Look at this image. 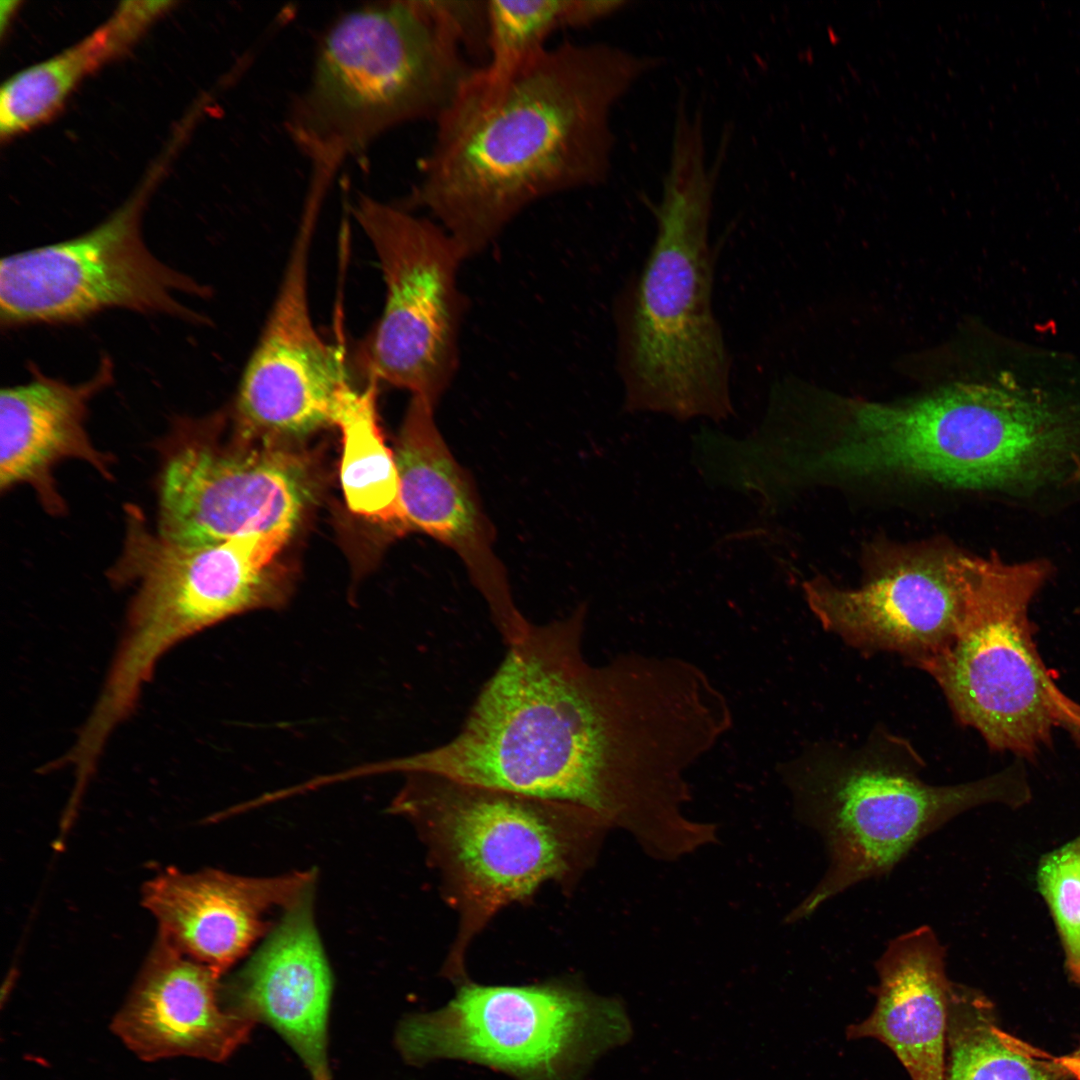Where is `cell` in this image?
<instances>
[{"mask_svg":"<svg viewBox=\"0 0 1080 1080\" xmlns=\"http://www.w3.org/2000/svg\"><path fill=\"white\" fill-rule=\"evenodd\" d=\"M586 606L530 623L509 645L447 743L383 761L589 810L659 861L704 832L685 812L688 771L732 727L726 697L697 665L630 652L594 666L582 653Z\"/></svg>","mask_w":1080,"mask_h":1080,"instance_id":"cell-1","label":"cell"},{"mask_svg":"<svg viewBox=\"0 0 1080 1080\" xmlns=\"http://www.w3.org/2000/svg\"><path fill=\"white\" fill-rule=\"evenodd\" d=\"M663 58L605 42L564 43L491 85L474 69L435 120L404 208H424L464 258L527 206L609 176L615 105Z\"/></svg>","mask_w":1080,"mask_h":1080,"instance_id":"cell-2","label":"cell"},{"mask_svg":"<svg viewBox=\"0 0 1080 1080\" xmlns=\"http://www.w3.org/2000/svg\"><path fill=\"white\" fill-rule=\"evenodd\" d=\"M727 147L706 158L704 126H673L657 203L645 199L656 236L643 269L615 305L617 370L624 410L715 422L734 414L731 358L713 310L709 228Z\"/></svg>","mask_w":1080,"mask_h":1080,"instance_id":"cell-3","label":"cell"},{"mask_svg":"<svg viewBox=\"0 0 1080 1080\" xmlns=\"http://www.w3.org/2000/svg\"><path fill=\"white\" fill-rule=\"evenodd\" d=\"M390 810L414 825L457 931L442 975L467 977L469 947L504 908L544 884L573 888L611 828L595 813L440 775L406 774Z\"/></svg>","mask_w":1080,"mask_h":1080,"instance_id":"cell-4","label":"cell"},{"mask_svg":"<svg viewBox=\"0 0 1080 1080\" xmlns=\"http://www.w3.org/2000/svg\"><path fill=\"white\" fill-rule=\"evenodd\" d=\"M923 769L913 745L881 727L856 747L819 743L782 765L796 816L820 834L829 857L823 878L786 923L889 873L918 842L964 811L987 803L1015 807L1031 798L1022 761L956 785L929 784Z\"/></svg>","mask_w":1080,"mask_h":1080,"instance_id":"cell-5","label":"cell"},{"mask_svg":"<svg viewBox=\"0 0 1080 1080\" xmlns=\"http://www.w3.org/2000/svg\"><path fill=\"white\" fill-rule=\"evenodd\" d=\"M474 69L420 0L369 4L340 16L286 119L312 168L308 196L323 199L341 164L392 128L436 120Z\"/></svg>","mask_w":1080,"mask_h":1080,"instance_id":"cell-6","label":"cell"},{"mask_svg":"<svg viewBox=\"0 0 1080 1080\" xmlns=\"http://www.w3.org/2000/svg\"><path fill=\"white\" fill-rule=\"evenodd\" d=\"M125 520L121 553L107 577L134 593L102 695L127 710L138 705L158 662L174 646L236 615L286 602L290 585L275 563L294 532L190 545L150 529L135 505H126Z\"/></svg>","mask_w":1080,"mask_h":1080,"instance_id":"cell-7","label":"cell"},{"mask_svg":"<svg viewBox=\"0 0 1080 1080\" xmlns=\"http://www.w3.org/2000/svg\"><path fill=\"white\" fill-rule=\"evenodd\" d=\"M1047 559L982 557L952 641L917 667L942 689L960 723L990 749L1033 759L1058 726L1057 688L1033 638L1030 606L1050 579Z\"/></svg>","mask_w":1080,"mask_h":1080,"instance_id":"cell-8","label":"cell"},{"mask_svg":"<svg viewBox=\"0 0 1080 1080\" xmlns=\"http://www.w3.org/2000/svg\"><path fill=\"white\" fill-rule=\"evenodd\" d=\"M442 1008L407 1016L396 1033L409 1064L456 1059L516 1080H580L611 1034L613 1006L576 978L529 985L456 984Z\"/></svg>","mask_w":1080,"mask_h":1080,"instance_id":"cell-9","label":"cell"},{"mask_svg":"<svg viewBox=\"0 0 1080 1080\" xmlns=\"http://www.w3.org/2000/svg\"><path fill=\"white\" fill-rule=\"evenodd\" d=\"M227 413L177 415L158 442L157 533L212 544L273 530L295 531L316 492L311 462L297 451L234 432Z\"/></svg>","mask_w":1080,"mask_h":1080,"instance_id":"cell-10","label":"cell"},{"mask_svg":"<svg viewBox=\"0 0 1080 1080\" xmlns=\"http://www.w3.org/2000/svg\"><path fill=\"white\" fill-rule=\"evenodd\" d=\"M352 213L383 272L382 316L361 352L368 383L384 382L436 405L458 368L465 299L453 238L410 210L360 194Z\"/></svg>","mask_w":1080,"mask_h":1080,"instance_id":"cell-11","label":"cell"},{"mask_svg":"<svg viewBox=\"0 0 1080 1080\" xmlns=\"http://www.w3.org/2000/svg\"><path fill=\"white\" fill-rule=\"evenodd\" d=\"M150 187L85 233L2 258V328L80 322L109 309L206 321L179 297H208L210 288L162 262L143 239Z\"/></svg>","mask_w":1080,"mask_h":1080,"instance_id":"cell-12","label":"cell"},{"mask_svg":"<svg viewBox=\"0 0 1080 1080\" xmlns=\"http://www.w3.org/2000/svg\"><path fill=\"white\" fill-rule=\"evenodd\" d=\"M317 216L303 213L262 334L243 372L234 406L235 432L280 443L327 425L351 385L342 352L313 325L308 260Z\"/></svg>","mask_w":1080,"mask_h":1080,"instance_id":"cell-13","label":"cell"},{"mask_svg":"<svg viewBox=\"0 0 1080 1080\" xmlns=\"http://www.w3.org/2000/svg\"><path fill=\"white\" fill-rule=\"evenodd\" d=\"M981 556L925 549L893 559L857 588L804 583L822 626L848 645L897 653L914 666L944 649L963 620Z\"/></svg>","mask_w":1080,"mask_h":1080,"instance_id":"cell-14","label":"cell"},{"mask_svg":"<svg viewBox=\"0 0 1080 1080\" xmlns=\"http://www.w3.org/2000/svg\"><path fill=\"white\" fill-rule=\"evenodd\" d=\"M431 402L412 396L396 442L400 500L409 527L451 548L485 599L503 640L521 639L530 622L514 603L494 532L474 484L439 432Z\"/></svg>","mask_w":1080,"mask_h":1080,"instance_id":"cell-15","label":"cell"},{"mask_svg":"<svg viewBox=\"0 0 1080 1080\" xmlns=\"http://www.w3.org/2000/svg\"><path fill=\"white\" fill-rule=\"evenodd\" d=\"M332 978L316 929L313 886L288 907L263 945L227 982L224 1007L272 1026L313 1080H329L327 1019Z\"/></svg>","mask_w":1080,"mask_h":1080,"instance_id":"cell-16","label":"cell"},{"mask_svg":"<svg viewBox=\"0 0 1080 1080\" xmlns=\"http://www.w3.org/2000/svg\"><path fill=\"white\" fill-rule=\"evenodd\" d=\"M314 877L312 871L252 878L174 869L148 881L142 898L159 938L221 977L268 932L271 912L290 907Z\"/></svg>","mask_w":1080,"mask_h":1080,"instance_id":"cell-17","label":"cell"},{"mask_svg":"<svg viewBox=\"0 0 1080 1080\" xmlns=\"http://www.w3.org/2000/svg\"><path fill=\"white\" fill-rule=\"evenodd\" d=\"M30 371L29 381L1 389L0 490L29 486L49 515L63 516L67 504L54 477L59 464L79 460L112 479L113 457L93 444L86 422L90 402L114 380V364L103 355L93 375L76 384L33 365Z\"/></svg>","mask_w":1080,"mask_h":1080,"instance_id":"cell-18","label":"cell"},{"mask_svg":"<svg viewBox=\"0 0 1080 1080\" xmlns=\"http://www.w3.org/2000/svg\"><path fill=\"white\" fill-rule=\"evenodd\" d=\"M254 1023L224 1007L219 975L158 938L112 1029L143 1060L222 1061Z\"/></svg>","mask_w":1080,"mask_h":1080,"instance_id":"cell-19","label":"cell"},{"mask_svg":"<svg viewBox=\"0 0 1080 1080\" xmlns=\"http://www.w3.org/2000/svg\"><path fill=\"white\" fill-rule=\"evenodd\" d=\"M945 957L929 926L892 939L875 963V1005L865 1019L847 1027V1039L881 1042L911 1080H946L952 982Z\"/></svg>","mask_w":1080,"mask_h":1080,"instance_id":"cell-20","label":"cell"},{"mask_svg":"<svg viewBox=\"0 0 1080 1080\" xmlns=\"http://www.w3.org/2000/svg\"><path fill=\"white\" fill-rule=\"evenodd\" d=\"M171 3L125 1L81 41L10 77L0 92L2 138L52 116L81 80L125 51Z\"/></svg>","mask_w":1080,"mask_h":1080,"instance_id":"cell-21","label":"cell"},{"mask_svg":"<svg viewBox=\"0 0 1080 1080\" xmlns=\"http://www.w3.org/2000/svg\"><path fill=\"white\" fill-rule=\"evenodd\" d=\"M377 386L352 385L340 395L333 416L342 437L340 482L348 508L397 531L410 528L400 500L395 454L386 445L377 414Z\"/></svg>","mask_w":1080,"mask_h":1080,"instance_id":"cell-22","label":"cell"},{"mask_svg":"<svg viewBox=\"0 0 1080 1080\" xmlns=\"http://www.w3.org/2000/svg\"><path fill=\"white\" fill-rule=\"evenodd\" d=\"M991 1002L952 982L946 1080H1065L1054 1056L1003 1031Z\"/></svg>","mask_w":1080,"mask_h":1080,"instance_id":"cell-23","label":"cell"},{"mask_svg":"<svg viewBox=\"0 0 1080 1080\" xmlns=\"http://www.w3.org/2000/svg\"><path fill=\"white\" fill-rule=\"evenodd\" d=\"M620 0H488L487 63L478 67L487 84H500L547 47L564 28H583L622 10Z\"/></svg>","mask_w":1080,"mask_h":1080,"instance_id":"cell-24","label":"cell"},{"mask_svg":"<svg viewBox=\"0 0 1080 1080\" xmlns=\"http://www.w3.org/2000/svg\"><path fill=\"white\" fill-rule=\"evenodd\" d=\"M1037 883L1055 920L1067 972L1080 984V835L1042 857Z\"/></svg>","mask_w":1080,"mask_h":1080,"instance_id":"cell-25","label":"cell"},{"mask_svg":"<svg viewBox=\"0 0 1080 1080\" xmlns=\"http://www.w3.org/2000/svg\"><path fill=\"white\" fill-rule=\"evenodd\" d=\"M436 29L460 51L487 57L488 0H421Z\"/></svg>","mask_w":1080,"mask_h":1080,"instance_id":"cell-26","label":"cell"},{"mask_svg":"<svg viewBox=\"0 0 1080 1080\" xmlns=\"http://www.w3.org/2000/svg\"><path fill=\"white\" fill-rule=\"evenodd\" d=\"M1054 700L1058 726L1064 728L1080 745V704L1065 695L1058 687L1055 690Z\"/></svg>","mask_w":1080,"mask_h":1080,"instance_id":"cell-27","label":"cell"},{"mask_svg":"<svg viewBox=\"0 0 1080 1080\" xmlns=\"http://www.w3.org/2000/svg\"><path fill=\"white\" fill-rule=\"evenodd\" d=\"M1056 1063L1063 1069L1068 1077H1073L1080 1080V1055L1072 1054L1069 1056L1055 1057Z\"/></svg>","mask_w":1080,"mask_h":1080,"instance_id":"cell-28","label":"cell"},{"mask_svg":"<svg viewBox=\"0 0 1080 1080\" xmlns=\"http://www.w3.org/2000/svg\"><path fill=\"white\" fill-rule=\"evenodd\" d=\"M17 4H18V2H15V1H1V3H0V13H1L0 14V24H1V31L2 32L4 31L5 25L8 24V21H9L10 17L13 15V12H14Z\"/></svg>","mask_w":1080,"mask_h":1080,"instance_id":"cell-29","label":"cell"},{"mask_svg":"<svg viewBox=\"0 0 1080 1080\" xmlns=\"http://www.w3.org/2000/svg\"><path fill=\"white\" fill-rule=\"evenodd\" d=\"M1075 1053L1080 1055V1048Z\"/></svg>","mask_w":1080,"mask_h":1080,"instance_id":"cell-30","label":"cell"}]
</instances>
